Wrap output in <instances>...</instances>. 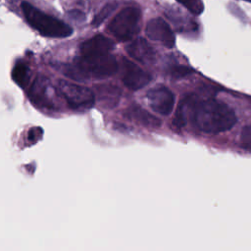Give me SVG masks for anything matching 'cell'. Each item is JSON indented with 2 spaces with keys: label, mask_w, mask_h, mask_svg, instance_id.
Wrapping results in <instances>:
<instances>
[{
  "label": "cell",
  "mask_w": 251,
  "mask_h": 251,
  "mask_svg": "<svg viewBox=\"0 0 251 251\" xmlns=\"http://www.w3.org/2000/svg\"><path fill=\"white\" fill-rule=\"evenodd\" d=\"M13 80L21 87H25L29 80V69L22 62L17 63L12 71Z\"/></svg>",
  "instance_id": "obj_14"
},
{
  "label": "cell",
  "mask_w": 251,
  "mask_h": 251,
  "mask_svg": "<svg viewBox=\"0 0 251 251\" xmlns=\"http://www.w3.org/2000/svg\"><path fill=\"white\" fill-rule=\"evenodd\" d=\"M122 80L130 90H138L147 85L152 76L149 73L142 70L135 63L128 59H122Z\"/></svg>",
  "instance_id": "obj_7"
},
{
  "label": "cell",
  "mask_w": 251,
  "mask_h": 251,
  "mask_svg": "<svg viewBox=\"0 0 251 251\" xmlns=\"http://www.w3.org/2000/svg\"><path fill=\"white\" fill-rule=\"evenodd\" d=\"M22 10L30 26L43 36L63 38L73 33L72 27L67 24L42 12L28 2L22 3Z\"/></svg>",
  "instance_id": "obj_3"
},
{
  "label": "cell",
  "mask_w": 251,
  "mask_h": 251,
  "mask_svg": "<svg viewBox=\"0 0 251 251\" xmlns=\"http://www.w3.org/2000/svg\"><path fill=\"white\" fill-rule=\"evenodd\" d=\"M117 61L110 54L101 56H80L75 60L73 66L65 70L67 75L78 79L83 77L105 78L116 73Z\"/></svg>",
  "instance_id": "obj_2"
},
{
  "label": "cell",
  "mask_w": 251,
  "mask_h": 251,
  "mask_svg": "<svg viewBox=\"0 0 251 251\" xmlns=\"http://www.w3.org/2000/svg\"><path fill=\"white\" fill-rule=\"evenodd\" d=\"M150 107L160 115L168 116L172 113L175 105L174 93L164 85H158L147 92Z\"/></svg>",
  "instance_id": "obj_8"
},
{
  "label": "cell",
  "mask_w": 251,
  "mask_h": 251,
  "mask_svg": "<svg viewBox=\"0 0 251 251\" xmlns=\"http://www.w3.org/2000/svg\"><path fill=\"white\" fill-rule=\"evenodd\" d=\"M126 116L145 126L157 127L160 126L159 119L149 114L146 110L138 107L137 105H132L131 107H129L126 112Z\"/></svg>",
  "instance_id": "obj_12"
},
{
  "label": "cell",
  "mask_w": 251,
  "mask_h": 251,
  "mask_svg": "<svg viewBox=\"0 0 251 251\" xmlns=\"http://www.w3.org/2000/svg\"><path fill=\"white\" fill-rule=\"evenodd\" d=\"M126 51L134 60L143 64L152 63L156 57L154 49L144 38H137L132 41L127 46Z\"/></svg>",
  "instance_id": "obj_11"
},
{
  "label": "cell",
  "mask_w": 251,
  "mask_h": 251,
  "mask_svg": "<svg viewBox=\"0 0 251 251\" xmlns=\"http://www.w3.org/2000/svg\"><path fill=\"white\" fill-rule=\"evenodd\" d=\"M177 110L186 121V114L194 127L205 133H220L230 129L236 124L233 110L226 104L213 98L198 99L188 96L179 103Z\"/></svg>",
  "instance_id": "obj_1"
},
{
  "label": "cell",
  "mask_w": 251,
  "mask_h": 251,
  "mask_svg": "<svg viewBox=\"0 0 251 251\" xmlns=\"http://www.w3.org/2000/svg\"><path fill=\"white\" fill-rule=\"evenodd\" d=\"M118 3L117 2H110L108 4H106L105 6H103V8L94 16L93 20H92V25L94 26H98L100 25L117 8Z\"/></svg>",
  "instance_id": "obj_15"
},
{
  "label": "cell",
  "mask_w": 251,
  "mask_h": 251,
  "mask_svg": "<svg viewBox=\"0 0 251 251\" xmlns=\"http://www.w3.org/2000/svg\"><path fill=\"white\" fill-rule=\"evenodd\" d=\"M182 6H184L188 11L194 15H199L203 12L204 6L201 0H176Z\"/></svg>",
  "instance_id": "obj_16"
},
{
  "label": "cell",
  "mask_w": 251,
  "mask_h": 251,
  "mask_svg": "<svg viewBox=\"0 0 251 251\" xmlns=\"http://www.w3.org/2000/svg\"><path fill=\"white\" fill-rule=\"evenodd\" d=\"M59 89L51 84L50 80L42 75H38L28 91V97L33 105L46 110H57L59 108Z\"/></svg>",
  "instance_id": "obj_5"
},
{
  "label": "cell",
  "mask_w": 251,
  "mask_h": 251,
  "mask_svg": "<svg viewBox=\"0 0 251 251\" xmlns=\"http://www.w3.org/2000/svg\"><path fill=\"white\" fill-rule=\"evenodd\" d=\"M58 89L68 105L74 110L90 109L95 102L93 91L85 86L60 79Z\"/></svg>",
  "instance_id": "obj_6"
},
{
  "label": "cell",
  "mask_w": 251,
  "mask_h": 251,
  "mask_svg": "<svg viewBox=\"0 0 251 251\" xmlns=\"http://www.w3.org/2000/svg\"><path fill=\"white\" fill-rule=\"evenodd\" d=\"M120 93V89L114 85H99L97 87L99 101L110 108L119 103Z\"/></svg>",
  "instance_id": "obj_13"
},
{
  "label": "cell",
  "mask_w": 251,
  "mask_h": 251,
  "mask_svg": "<svg viewBox=\"0 0 251 251\" xmlns=\"http://www.w3.org/2000/svg\"><path fill=\"white\" fill-rule=\"evenodd\" d=\"M141 13L135 7H127L120 11L111 21L108 28L119 40L126 41L133 37L139 28Z\"/></svg>",
  "instance_id": "obj_4"
},
{
  "label": "cell",
  "mask_w": 251,
  "mask_h": 251,
  "mask_svg": "<svg viewBox=\"0 0 251 251\" xmlns=\"http://www.w3.org/2000/svg\"><path fill=\"white\" fill-rule=\"evenodd\" d=\"M145 33L152 40L159 41L168 48L175 45V34L171 26L161 18H154L147 23Z\"/></svg>",
  "instance_id": "obj_9"
},
{
  "label": "cell",
  "mask_w": 251,
  "mask_h": 251,
  "mask_svg": "<svg viewBox=\"0 0 251 251\" xmlns=\"http://www.w3.org/2000/svg\"><path fill=\"white\" fill-rule=\"evenodd\" d=\"M191 72H192V70L185 66H174L170 69L171 75L174 77H176V78L183 77V76L189 75Z\"/></svg>",
  "instance_id": "obj_17"
},
{
  "label": "cell",
  "mask_w": 251,
  "mask_h": 251,
  "mask_svg": "<svg viewBox=\"0 0 251 251\" xmlns=\"http://www.w3.org/2000/svg\"><path fill=\"white\" fill-rule=\"evenodd\" d=\"M113 48L114 42L111 39L97 34L82 42L79 50L82 56H101L109 54Z\"/></svg>",
  "instance_id": "obj_10"
},
{
  "label": "cell",
  "mask_w": 251,
  "mask_h": 251,
  "mask_svg": "<svg viewBox=\"0 0 251 251\" xmlns=\"http://www.w3.org/2000/svg\"><path fill=\"white\" fill-rule=\"evenodd\" d=\"M241 145L247 148H251V126H243L240 133Z\"/></svg>",
  "instance_id": "obj_18"
}]
</instances>
